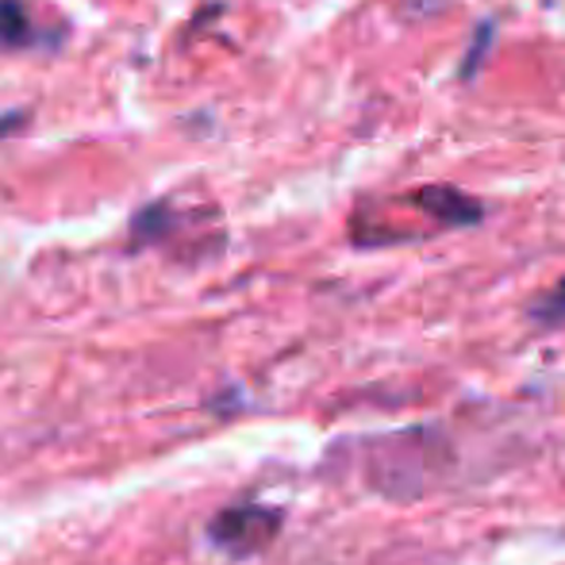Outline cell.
<instances>
[{
  "label": "cell",
  "instance_id": "2",
  "mask_svg": "<svg viewBox=\"0 0 565 565\" xmlns=\"http://www.w3.org/2000/svg\"><path fill=\"white\" fill-rule=\"evenodd\" d=\"M412 204L431 220H439L443 227H473L484 220V204L454 185H424L419 193H412Z\"/></svg>",
  "mask_w": 565,
  "mask_h": 565
},
{
  "label": "cell",
  "instance_id": "6",
  "mask_svg": "<svg viewBox=\"0 0 565 565\" xmlns=\"http://www.w3.org/2000/svg\"><path fill=\"white\" fill-rule=\"evenodd\" d=\"M15 124H28V113H8V116H0V139H4V135H12V131H20Z\"/></svg>",
  "mask_w": 565,
  "mask_h": 565
},
{
  "label": "cell",
  "instance_id": "5",
  "mask_svg": "<svg viewBox=\"0 0 565 565\" xmlns=\"http://www.w3.org/2000/svg\"><path fill=\"white\" fill-rule=\"evenodd\" d=\"M539 316H565V277H562V285L551 292V297L543 300V305L535 308Z\"/></svg>",
  "mask_w": 565,
  "mask_h": 565
},
{
  "label": "cell",
  "instance_id": "3",
  "mask_svg": "<svg viewBox=\"0 0 565 565\" xmlns=\"http://www.w3.org/2000/svg\"><path fill=\"white\" fill-rule=\"evenodd\" d=\"M35 46L51 51L54 39L35 23L28 0H0V51H35Z\"/></svg>",
  "mask_w": 565,
  "mask_h": 565
},
{
  "label": "cell",
  "instance_id": "4",
  "mask_svg": "<svg viewBox=\"0 0 565 565\" xmlns=\"http://www.w3.org/2000/svg\"><path fill=\"white\" fill-rule=\"evenodd\" d=\"M178 227V212L170 201H154L131 216V246H154Z\"/></svg>",
  "mask_w": 565,
  "mask_h": 565
},
{
  "label": "cell",
  "instance_id": "1",
  "mask_svg": "<svg viewBox=\"0 0 565 565\" xmlns=\"http://www.w3.org/2000/svg\"><path fill=\"white\" fill-rule=\"evenodd\" d=\"M277 531H281L277 508H227L212 520L209 535L220 551L235 554V558H250V554L266 551L274 543Z\"/></svg>",
  "mask_w": 565,
  "mask_h": 565
}]
</instances>
